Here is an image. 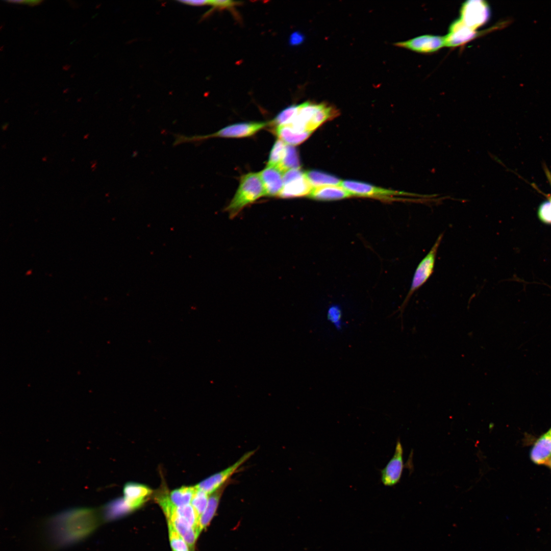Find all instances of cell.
<instances>
[{
	"mask_svg": "<svg viewBox=\"0 0 551 551\" xmlns=\"http://www.w3.org/2000/svg\"><path fill=\"white\" fill-rule=\"evenodd\" d=\"M338 111L326 103L306 102L297 105L296 112L288 124L298 133H312L323 122L338 116Z\"/></svg>",
	"mask_w": 551,
	"mask_h": 551,
	"instance_id": "1",
	"label": "cell"
},
{
	"mask_svg": "<svg viewBox=\"0 0 551 551\" xmlns=\"http://www.w3.org/2000/svg\"><path fill=\"white\" fill-rule=\"evenodd\" d=\"M264 195L265 192L259 173H248L241 177L238 188L226 211L233 218L245 207Z\"/></svg>",
	"mask_w": 551,
	"mask_h": 551,
	"instance_id": "2",
	"label": "cell"
},
{
	"mask_svg": "<svg viewBox=\"0 0 551 551\" xmlns=\"http://www.w3.org/2000/svg\"><path fill=\"white\" fill-rule=\"evenodd\" d=\"M265 122H241L233 124L218 131L206 135L187 136L182 134H174L173 146L185 143H197L213 137L242 138L253 135L268 126Z\"/></svg>",
	"mask_w": 551,
	"mask_h": 551,
	"instance_id": "3",
	"label": "cell"
},
{
	"mask_svg": "<svg viewBox=\"0 0 551 551\" xmlns=\"http://www.w3.org/2000/svg\"><path fill=\"white\" fill-rule=\"evenodd\" d=\"M443 235V233L439 235L429 252L418 265L413 277L410 290L399 309L401 314L414 292L421 287L433 273L437 251Z\"/></svg>",
	"mask_w": 551,
	"mask_h": 551,
	"instance_id": "4",
	"label": "cell"
},
{
	"mask_svg": "<svg viewBox=\"0 0 551 551\" xmlns=\"http://www.w3.org/2000/svg\"><path fill=\"white\" fill-rule=\"evenodd\" d=\"M489 5L483 0H468L461 5L459 18L467 27L477 30L489 20Z\"/></svg>",
	"mask_w": 551,
	"mask_h": 551,
	"instance_id": "5",
	"label": "cell"
},
{
	"mask_svg": "<svg viewBox=\"0 0 551 551\" xmlns=\"http://www.w3.org/2000/svg\"><path fill=\"white\" fill-rule=\"evenodd\" d=\"M256 450L249 451L242 456L236 462L225 469L215 473L195 485L200 490L209 495L228 483L230 478L255 453Z\"/></svg>",
	"mask_w": 551,
	"mask_h": 551,
	"instance_id": "6",
	"label": "cell"
},
{
	"mask_svg": "<svg viewBox=\"0 0 551 551\" xmlns=\"http://www.w3.org/2000/svg\"><path fill=\"white\" fill-rule=\"evenodd\" d=\"M507 24V21L498 23L489 30L482 32L472 29L464 24L459 19L454 21L449 26L447 34L444 36L445 46L456 47L474 40L487 31H492Z\"/></svg>",
	"mask_w": 551,
	"mask_h": 551,
	"instance_id": "7",
	"label": "cell"
},
{
	"mask_svg": "<svg viewBox=\"0 0 551 551\" xmlns=\"http://www.w3.org/2000/svg\"><path fill=\"white\" fill-rule=\"evenodd\" d=\"M283 181V188L279 195L282 198L308 196L313 189L305 173L299 169H291L284 172Z\"/></svg>",
	"mask_w": 551,
	"mask_h": 551,
	"instance_id": "8",
	"label": "cell"
},
{
	"mask_svg": "<svg viewBox=\"0 0 551 551\" xmlns=\"http://www.w3.org/2000/svg\"><path fill=\"white\" fill-rule=\"evenodd\" d=\"M395 45L417 53L429 54L436 53L445 46V40L444 36L427 34L396 42Z\"/></svg>",
	"mask_w": 551,
	"mask_h": 551,
	"instance_id": "9",
	"label": "cell"
},
{
	"mask_svg": "<svg viewBox=\"0 0 551 551\" xmlns=\"http://www.w3.org/2000/svg\"><path fill=\"white\" fill-rule=\"evenodd\" d=\"M404 468L403 448L400 440H398L392 457L380 470L381 482L385 486L396 485L400 481Z\"/></svg>",
	"mask_w": 551,
	"mask_h": 551,
	"instance_id": "10",
	"label": "cell"
},
{
	"mask_svg": "<svg viewBox=\"0 0 551 551\" xmlns=\"http://www.w3.org/2000/svg\"><path fill=\"white\" fill-rule=\"evenodd\" d=\"M340 186L347 191L352 196L385 197L396 195L408 194L403 192L382 188L354 181H343Z\"/></svg>",
	"mask_w": 551,
	"mask_h": 551,
	"instance_id": "11",
	"label": "cell"
},
{
	"mask_svg": "<svg viewBox=\"0 0 551 551\" xmlns=\"http://www.w3.org/2000/svg\"><path fill=\"white\" fill-rule=\"evenodd\" d=\"M265 195L279 196L284 186L283 174L278 168L267 166L260 173Z\"/></svg>",
	"mask_w": 551,
	"mask_h": 551,
	"instance_id": "12",
	"label": "cell"
},
{
	"mask_svg": "<svg viewBox=\"0 0 551 551\" xmlns=\"http://www.w3.org/2000/svg\"><path fill=\"white\" fill-rule=\"evenodd\" d=\"M124 500L129 507L133 510L147 501L152 493V490L147 486L136 483H128L123 488Z\"/></svg>",
	"mask_w": 551,
	"mask_h": 551,
	"instance_id": "13",
	"label": "cell"
},
{
	"mask_svg": "<svg viewBox=\"0 0 551 551\" xmlns=\"http://www.w3.org/2000/svg\"><path fill=\"white\" fill-rule=\"evenodd\" d=\"M167 518L190 548H193L199 534L198 532L186 520L179 517L175 513V509Z\"/></svg>",
	"mask_w": 551,
	"mask_h": 551,
	"instance_id": "14",
	"label": "cell"
},
{
	"mask_svg": "<svg viewBox=\"0 0 551 551\" xmlns=\"http://www.w3.org/2000/svg\"><path fill=\"white\" fill-rule=\"evenodd\" d=\"M530 456L532 461L537 464H545L551 458V436L547 432L535 442Z\"/></svg>",
	"mask_w": 551,
	"mask_h": 551,
	"instance_id": "15",
	"label": "cell"
},
{
	"mask_svg": "<svg viewBox=\"0 0 551 551\" xmlns=\"http://www.w3.org/2000/svg\"><path fill=\"white\" fill-rule=\"evenodd\" d=\"M352 196L345 189L336 186L313 188L308 196L320 201H332L345 198Z\"/></svg>",
	"mask_w": 551,
	"mask_h": 551,
	"instance_id": "16",
	"label": "cell"
},
{
	"mask_svg": "<svg viewBox=\"0 0 551 551\" xmlns=\"http://www.w3.org/2000/svg\"><path fill=\"white\" fill-rule=\"evenodd\" d=\"M227 484L209 495L207 507L198 520V529L200 533L207 527L215 515L221 496Z\"/></svg>",
	"mask_w": 551,
	"mask_h": 551,
	"instance_id": "17",
	"label": "cell"
},
{
	"mask_svg": "<svg viewBox=\"0 0 551 551\" xmlns=\"http://www.w3.org/2000/svg\"><path fill=\"white\" fill-rule=\"evenodd\" d=\"M275 132L280 139L290 145H296L305 141L311 132L298 133L288 124L276 127Z\"/></svg>",
	"mask_w": 551,
	"mask_h": 551,
	"instance_id": "18",
	"label": "cell"
},
{
	"mask_svg": "<svg viewBox=\"0 0 551 551\" xmlns=\"http://www.w3.org/2000/svg\"><path fill=\"white\" fill-rule=\"evenodd\" d=\"M304 173L313 188L328 186H340L342 181L335 176L317 170H309Z\"/></svg>",
	"mask_w": 551,
	"mask_h": 551,
	"instance_id": "19",
	"label": "cell"
},
{
	"mask_svg": "<svg viewBox=\"0 0 551 551\" xmlns=\"http://www.w3.org/2000/svg\"><path fill=\"white\" fill-rule=\"evenodd\" d=\"M197 490L194 486H183L169 493V497L176 507H181L190 504L192 499Z\"/></svg>",
	"mask_w": 551,
	"mask_h": 551,
	"instance_id": "20",
	"label": "cell"
},
{
	"mask_svg": "<svg viewBox=\"0 0 551 551\" xmlns=\"http://www.w3.org/2000/svg\"><path fill=\"white\" fill-rule=\"evenodd\" d=\"M300 166L297 149L292 145H287L283 159L277 168L282 172H285L291 169H299Z\"/></svg>",
	"mask_w": 551,
	"mask_h": 551,
	"instance_id": "21",
	"label": "cell"
},
{
	"mask_svg": "<svg viewBox=\"0 0 551 551\" xmlns=\"http://www.w3.org/2000/svg\"><path fill=\"white\" fill-rule=\"evenodd\" d=\"M286 145V143L280 139L276 141L269 154L267 166H278L284 157Z\"/></svg>",
	"mask_w": 551,
	"mask_h": 551,
	"instance_id": "22",
	"label": "cell"
},
{
	"mask_svg": "<svg viewBox=\"0 0 551 551\" xmlns=\"http://www.w3.org/2000/svg\"><path fill=\"white\" fill-rule=\"evenodd\" d=\"M175 513L179 517L186 520L200 534L198 529L199 517L191 504L176 507Z\"/></svg>",
	"mask_w": 551,
	"mask_h": 551,
	"instance_id": "23",
	"label": "cell"
},
{
	"mask_svg": "<svg viewBox=\"0 0 551 551\" xmlns=\"http://www.w3.org/2000/svg\"><path fill=\"white\" fill-rule=\"evenodd\" d=\"M168 526L170 543L173 550L189 551L188 545L169 521Z\"/></svg>",
	"mask_w": 551,
	"mask_h": 551,
	"instance_id": "24",
	"label": "cell"
},
{
	"mask_svg": "<svg viewBox=\"0 0 551 551\" xmlns=\"http://www.w3.org/2000/svg\"><path fill=\"white\" fill-rule=\"evenodd\" d=\"M297 109V105H292L286 108L281 111L269 124L276 127L288 124L294 116Z\"/></svg>",
	"mask_w": 551,
	"mask_h": 551,
	"instance_id": "25",
	"label": "cell"
},
{
	"mask_svg": "<svg viewBox=\"0 0 551 551\" xmlns=\"http://www.w3.org/2000/svg\"><path fill=\"white\" fill-rule=\"evenodd\" d=\"M209 496L208 494L197 488L190 504L195 510L199 518L207 507Z\"/></svg>",
	"mask_w": 551,
	"mask_h": 551,
	"instance_id": "26",
	"label": "cell"
},
{
	"mask_svg": "<svg viewBox=\"0 0 551 551\" xmlns=\"http://www.w3.org/2000/svg\"><path fill=\"white\" fill-rule=\"evenodd\" d=\"M132 511L127 504L123 500L112 503L108 507L107 516L108 519L114 518L125 514Z\"/></svg>",
	"mask_w": 551,
	"mask_h": 551,
	"instance_id": "27",
	"label": "cell"
},
{
	"mask_svg": "<svg viewBox=\"0 0 551 551\" xmlns=\"http://www.w3.org/2000/svg\"><path fill=\"white\" fill-rule=\"evenodd\" d=\"M537 215L541 221L547 224H551V201L550 200L545 201L540 204L537 210Z\"/></svg>",
	"mask_w": 551,
	"mask_h": 551,
	"instance_id": "28",
	"label": "cell"
},
{
	"mask_svg": "<svg viewBox=\"0 0 551 551\" xmlns=\"http://www.w3.org/2000/svg\"><path fill=\"white\" fill-rule=\"evenodd\" d=\"M328 318L336 325H338L340 322L341 311L338 306H332L328 311Z\"/></svg>",
	"mask_w": 551,
	"mask_h": 551,
	"instance_id": "29",
	"label": "cell"
},
{
	"mask_svg": "<svg viewBox=\"0 0 551 551\" xmlns=\"http://www.w3.org/2000/svg\"><path fill=\"white\" fill-rule=\"evenodd\" d=\"M236 3L237 2L230 0H213L210 1L209 5L214 8H224L234 6Z\"/></svg>",
	"mask_w": 551,
	"mask_h": 551,
	"instance_id": "30",
	"label": "cell"
},
{
	"mask_svg": "<svg viewBox=\"0 0 551 551\" xmlns=\"http://www.w3.org/2000/svg\"><path fill=\"white\" fill-rule=\"evenodd\" d=\"M304 40V36L299 32L293 33L290 37V44L295 45L300 44Z\"/></svg>",
	"mask_w": 551,
	"mask_h": 551,
	"instance_id": "31",
	"label": "cell"
},
{
	"mask_svg": "<svg viewBox=\"0 0 551 551\" xmlns=\"http://www.w3.org/2000/svg\"><path fill=\"white\" fill-rule=\"evenodd\" d=\"M179 2L182 3L183 4H186V5H190V6H204V5H209L210 4V1H204V0H203V1H200V0L199 1V0H197V1L188 0L187 1H187H179Z\"/></svg>",
	"mask_w": 551,
	"mask_h": 551,
	"instance_id": "32",
	"label": "cell"
},
{
	"mask_svg": "<svg viewBox=\"0 0 551 551\" xmlns=\"http://www.w3.org/2000/svg\"><path fill=\"white\" fill-rule=\"evenodd\" d=\"M6 2H9V3H18V4H19L28 5L30 6H34L40 4L43 1H39V0H33V1H6Z\"/></svg>",
	"mask_w": 551,
	"mask_h": 551,
	"instance_id": "33",
	"label": "cell"
},
{
	"mask_svg": "<svg viewBox=\"0 0 551 551\" xmlns=\"http://www.w3.org/2000/svg\"><path fill=\"white\" fill-rule=\"evenodd\" d=\"M545 464L551 468V458L547 461V462Z\"/></svg>",
	"mask_w": 551,
	"mask_h": 551,
	"instance_id": "34",
	"label": "cell"
},
{
	"mask_svg": "<svg viewBox=\"0 0 551 551\" xmlns=\"http://www.w3.org/2000/svg\"><path fill=\"white\" fill-rule=\"evenodd\" d=\"M7 126H8V124L7 123H4V125L2 126V129L3 130H5V128L7 127Z\"/></svg>",
	"mask_w": 551,
	"mask_h": 551,
	"instance_id": "35",
	"label": "cell"
},
{
	"mask_svg": "<svg viewBox=\"0 0 551 551\" xmlns=\"http://www.w3.org/2000/svg\"><path fill=\"white\" fill-rule=\"evenodd\" d=\"M547 433H548V434H549V435H550L551 436V428H550V429H549V431H548L547 432Z\"/></svg>",
	"mask_w": 551,
	"mask_h": 551,
	"instance_id": "36",
	"label": "cell"
},
{
	"mask_svg": "<svg viewBox=\"0 0 551 551\" xmlns=\"http://www.w3.org/2000/svg\"><path fill=\"white\" fill-rule=\"evenodd\" d=\"M549 200H550V201H551V195H550V197H549Z\"/></svg>",
	"mask_w": 551,
	"mask_h": 551,
	"instance_id": "37",
	"label": "cell"
}]
</instances>
